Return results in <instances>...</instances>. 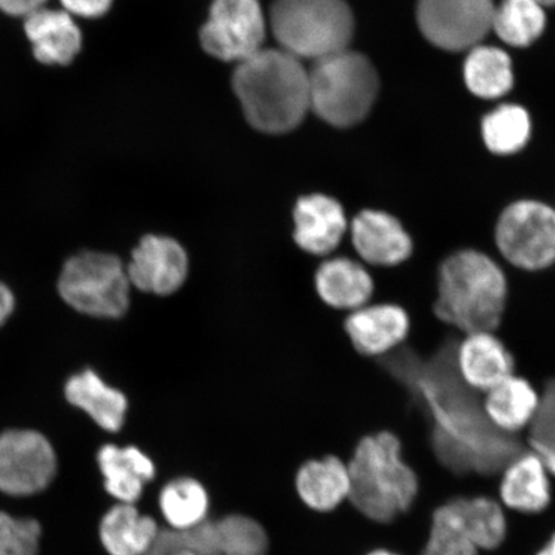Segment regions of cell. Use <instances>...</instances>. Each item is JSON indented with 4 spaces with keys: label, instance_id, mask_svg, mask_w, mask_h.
I'll use <instances>...</instances> for the list:
<instances>
[{
    "label": "cell",
    "instance_id": "obj_26",
    "mask_svg": "<svg viewBox=\"0 0 555 555\" xmlns=\"http://www.w3.org/2000/svg\"><path fill=\"white\" fill-rule=\"evenodd\" d=\"M464 79L470 92L481 99H498L513 87L508 54L494 47H475L464 65Z\"/></svg>",
    "mask_w": 555,
    "mask_h": 555
},
{
    "label": "cell",
    "instance_id": "obj_32",
    "mask_svg": "<svg viewBox=\"0 0 555 555\" xmlns=\"http://www.w3.org/2000/svg\"><path fill=\"white\" fill-rule=\"evenodd\" d=\"M533 453L544 462L547 472L555 475V378L547 382L535 418L529 428Z\"/></svg>",
    "mask_w": 555,
    "mask_h": 555
},
{
    "label": "cell",
    "instance_id": "obj_37",
    "mask_svg": "<svg viewBox=\"0 0 555 555\" xmlns=\"http://www.w3.org/2000/svg\"><path fill=\"white\" fill-rule=\"evenodd\" d=\"M537 555H555V533L546 545Z\"/></svg>",
    "mask_w": 555,
    "mask_h": 555
},
{
    "label": "cell",
    "instance_id": "obj_17",
    "mask_svg": "<svg viewBox=\"0 0 555 555\" xmlns=\"http://www.w3.org/2000/svg\"><path fill=\"white\" fill-rule=\"evenodd\" d=\"M25 33L35 59L46 65H68L81 50L79 26L64 10L41 9L25 17Z\"/></svg>",
    "mask_w": 555,
    "mask_h": 555
},
{
    "label": "cell",
    "instance_id": "obj_8",
    "mask_svg": "<svg viewBox=\"0 0 555 555\" xmlns=\"http://www.w3.org/2000/svg\"><path fill=\"white\" fill-rule=\"evenodd\" d=\"M499 253L512 267L541 272L555 263V210L538 201L506 207L495 228Z\"/></svg>",
    "mask_w": 555,
    "mask_h": 555
},
{
    "label": "cell",
    "instance_id": "obj_12",
    "mask_svg": "<svg viewBox=\"0 0 555 555\" xmlns=\"http://www.w3.org/2000/svg\"><path fill=\"white\" fill-rule=\"evenodd\" d=\"M190 259L177 240L145 235L131 253L127 274L131 286L142 293L169 296L183 286Z\"/></svg>",
    "mask_w": 555,
    "mask_h": 555
},
{
    "label": "cell",
    "instance_id": "obj_3",
    "mask_svg": "<svg viewBox=\"0 0 555 555\" xmlns=\"http://www.w3.org/2000/svg\"><path fill=\"white\" fill-rule=\"evenodd\" d=\"M508 301V281L499 263L477 249H461L441 262L434 310L443 323L466 333L494 332Z\"/></svg>",
    "mask_w": 555,
    "mask_h": 555
},
{
    "label": "cell",
    "instance_id": "obj_20",
    "mask_svg": "<svg viewBox=\"0 0 555 555\" xmlns=\"http://www.w3.org/2000/svg\"><path fill=\"white\" fill-rule=\"evenodd\" d=\"M550 475L537 453L520 451L503 469L499 488L503 504L530 515L543 512L551 503Z\"/></svg>",
    "mask_w": 555,
    "mask_h": 555
},
{
    "label": "cell",
    "instance_id": "obj_5",
    "mask_svg": "<svg viewBox=\"0 0 555 555\" xmlns=\"http://www.w3.org/2000/svg\"><path fill=\"white\" fill-rule=\"evenodd\" d=\"M378 75L365 55L345 50L315 61L309 73L310 107L325 122L349 128L370 114Z\"/></svg>",
    "mask_w": 555,
    "mask_h": 555
},
{
    "label": "cell",
    "instance_id": "obj_30",
    "mask_svg": "<svg viewBox=\"0 0 555 555\" xmlns=\"http://www.w3.org/2000/svg\"><path fill=\"white\" fill-rule=\"evenodd\" d=\"M482 133L494 154H515L530 137V117L522 107L505 104L485 117Z\"/></svg>",
    "mask_w": 555,
    "mask_h": 555
},
{
    "label": "cell",
    "instance_id": "obj_14",
    "mask_svg": "<svg viewBox=\"0 0 555 555\" xmlns=\"http://www.w3.org/2000/svg\"><path fill=\"white\" fill-rule=\"evenodd\" d=\"M351 241L359 258L367 266L393 268L411 259L413 241L392 215L364 210L353 218Z\"/></svg>",
    "mask_w": 555,
    "mask_h": 555
},
{
    "label": "cell",
    "instance_id": "obj_34",
    "mask_svg": "<svg viewBox=\"0 0 555 555\" xmlns=\"http://www.w3.org/2000/svg\"><path fill=\"white\" fill-rule=\"evenodd\" d=\"M64 11L72 16L101 17L109 10L113 0H60Z\"/></svg>",
    "mask_w": 555,
    "mask_h": 555
},
{
    "label": "cell",
    "instance_id": "obj_11",
    "mask_svg": "<svg viewBox=\"0 0 555 555\" xmlns=\"http://www.w3.org/2000/svg\"><path fill=\"white\" fill-rule=\"evenodd\" d=\"M266 38L259 0H214L199 33L204 50L219 60L242 62L261 50Z\"/></svg>",
    "mask_w": 555,
    "mask_h": 555
},
{
    "label": "cell",
    "instance_id": "obj_21",
    "mask_svg": "<svg viewBox=\"0 0 555 555\" xmlns=\"http://www.w3.org/2000/svg\"><path fill=\"white\" fill-rule=\"evenodd\" d=\"M96 462L104 478V489L119 503L134 504L144 486L154 480L156 467L149 455L135 447L119 448L107 443Z\"/></svg>",
    "mask_w": 555,
    "mask_h": 555
},
{
    "label": "cell",
    "instance_id": "obj_38",
    "mask_svg": "<svg viewBox=\"0 0 555 555\" xmlns=\"http://www.w3.org/2000/svg\"><path fill=\"white\" fill-rule=\"evenodd\" d=\"M366 555H400V554L393 553L391 551H386V550H377V551H373Z\"/></svg>",
    "mask_w": 555,
    "mask_h": 555
},
{
    "label": "cell",
    "instance_id": "obj_2",
    "mask_svg": "<svg viewBox=\"0 0 555 555\" xmlns=\"http://www.w3.org/2000/svg\"><path fill=\"white\" fill-rule=\"evenodd\" d=\"M232 85L247 121L262 133H287L310 107L309 73L283 50H260L240 62Z\"/></svg>",
    "mask_w": 555,
    "mask_h": 555
},
{
    "label": "cell",
    "instance_id": "obj_7",
    "mask_svg": "<svg viewBox=\"0 0 555 555\" xmlns=\"http://www.w3.org/2000/svg\"><path fill=\"white\" fill-rule=\"evenodd\" d=\"M131 284L119 256L86 251L66 262L59 293L68 307L81 314L117 319L127 314Z\"/></svg>",
    "mask_w": 555,
    "mask_h": 555
},
{
    "label": "cell",
    "instance_id": "obj_25",
    "mask_svg": "<svg viewBox=\"0 0 555 555\" xmlns=\"http://www.w3.org/2000/svg\"><path fill=\"white\" fill-rule=\"evenodd\" d=\"M208 505L204 485L191 477L176 478L159 492V509L172 530H191L204 524Z\"/></svg>",
    "mask_w": 555,
    "mask_h": 555
},
{
    "label": "cell",
    "instance_id": "obj_1",
    "mask_svg": "<svg viewBox=\"0 0 555 555\" xmlns=\"http://www.w3.org/2000/svg\"><path fill=\"white\" fill-rule=\"evenodd\" d=\"M447 378L440 372L418 379L436 420V455L454 474L492 475L503 470L520 453L515 436L496 431L486 420L482 406H474L457 382Z\"/></svg>",
    "mask_w": 555,
    "mask_h": 555
},
{
    "label": "cell",
    "instance_id": "obj_35",
    "mask_svg": "<svg viewBox=\"0 0 555 555\" xmlns=\"http://www.w3.org/2000/svg\"><path fill=\"white\" fill-rule=\"evenodd\" d=\"M47 0H0V11L10 16L27 17L44 9Z\"/></svg>",
    "mask_w": 555,
    "mask_h": 555
},
{
    "label": "cell",
    "instance_id": "obj_24",
    "mask_svg": "<svg viewBox=\"0 0 555 555\" xmlns=\"http://www.w3.org/2000/svg\"><path fill=\"white\" fill-rule=\"evenodd\" d=\"M296 488L301 501L317 512H330L350 494L349 468L337 456L309 461L298 469Z\"/></svg>",
    "mask_w": 555,
    "mask_h": 555
},
{
    "label": "cell",
    "instance_id": "obj_10",
    "mask_svg": "<svg viewBox=\"0 0 555 555\" xmlns=\"http://www.w3.org/2000/svg\"><path fill=\"white\" fill-rule=\"evenodd\" d=\"M492 0H420L416 21L428 41L460 52L477 47L492 29Z\"/></svg>",
    "mask_w": 555,
    "mask_h": 555
},
{
    "label": "cell",
    "instance_id": "obj_28",
    "mask_svg": "<svg viewBox=\"0 0 555 555\" xmlns=\"http://www.w3.org/2000/svg\"><path fill=\"white\" fill-rule=\"evenodd\" d=\"M453 502L480 551H494L503 544L506 519L501 505L485 496L460 498Z\"/></svg>",
    "mask_w": 555,
    "mask_h": 555
},
{
    "label": "cell",
    "instance_id": "obj_23",
    "mask_svg": "<svg viewBox=\"0 0 555 555\" xmlns=\"http://www.w3.org/2000/svg\"><path fill=\"white\" fill-rule=\"evenodd\" d=\"M158 532L156 520L141 515L134 504L114 505L100 524L101 543L109 555H144Z\"/></svg>",
    "mask_w": 555,
    "mask_h": 555
},
{
    "label": "cell",
    "instance_id": "obj_27",
    "mask_svg": "<svg viewBox=\"0 0 555 555\" xmlns=\"http://www.w3.org/2000/svg\"><path fill=\"white\" fill-rule=\"evenodd\" d=\"M544 27L543 5L535 0H503L495 7L492 29L506 44L530 46L543 34Z\"/></svg>",
    "mask_w": 555,
    "mask_h": 555
},
{
    "label": "cell",
    "instance_id": "obj_16",
    "mask_svg": "<svg viewBox=\"0 0 555 555\" xmlns=\"http://www.w3.org/2000/svg\"><path fill=\"white\" fill-rule=\"evenodd\" d=\"M296 245L314 256H328L339 246L347 232L341 204L324 194L297 201L294 210Z\"/></svg>",
    "mask_w": 555,
    "mask_h": 555
},
{
    "label": "cell",
    "instance_id": "obj_6",
    "mask_svg": "<svg viewBox=\"0 0 555 555\" xmlns=\"http://www.w3.org/2000/svg\"><path fill=\"white\" fill-rule=\"evenodd\" d=\"M270 25L281 50L315 61L347 50L353 34L345 0H275Z\"/></svg>",
    "mask_w": 555,
    "mask_h": 555
},
{
    "label": "cell",
    "instance_id": "obj_19",
    "mask_svg": "<svg viewBox=\"0 0 555 555\" xmlns=\"http://www.w3.org/2000/svg\"><path fill=\"white\" fill-rule=\"evenodd\" d=\"M315 289L328 307L350 312L370 304L374 293L373 278L362 262L336 256L317 269Z\"/></svg>",
    "mask_w": 555,
    "mask_h": 555
},
{
    "label": "cell",
    "instance_id": "obj_36",
    "mask_svg": "<svg viewBox=\"0 0 555 555\" xmlns=\"http://www.w3.org/2000/svg\"><path fill=\"white\" fill-rule=\"evenodd\" d=\"M13 310H15V296L4 283L0 282V327L9 321Z\"/></svg>",
    "mask_w": 555,
    "mask_h": 555
},
{
    "label": "cell",
    "instance_id": "obj_13",
    "mask_svg": "<svg viewBox=\"0 0 555 555\" xmlns=\"http://www.w3.org/2000/svg\"><path fill=\"white\" fill-rule=\"evenodd\" d=\"M454 367L470 391L486 392L515 374V359L492 331L470 332L456 346Z\"/></svg>",
    "mask_w": 555,
    "mask_h": 555
},
{
    "label": "cell",
    "instance_id": "obj_29",
    "mask_svg": "<svg viewBox=\"0 0 555 555\" xmlns=\"http://www.w3.org/2000/svg\"><path fill=\"white\" fill-rule=\"evenodd\" d=\"M474 537L464 525L453 501L437 508L431 532L421 555H478Z\"/></svg>",
    "mask_w": 555,
    "mask_h": 555
},
{
    "label": "cell",
    "instance_id": "obj_18",
    "mask_svg": "<svg viewBox=\"0 0 555 555\" xmlns=\"http://www.w3.org/2000/svg\"><path fill=\"white\" fill-rule=\"evenodd\" d=\"M540 393L529 380L512 374L485 392L482 412L496 431L515 436L529 429L538 413Z\"/></svg>",
    "mask_w": 555,
    "mask_h": 555
},
{
    "label": "cell",
    "instance_id": "obj_31",
    "mask_svg": "<svg viewBox=\"0 0 555 555\" xmlns=\"http://www.w3.org/2000/svg\"><path fill=\"white\" fill-rule=\"evenodd\" d=\"M214 530L220 555H268L267 532L251 517L227 516L215 520Z\"/></svg>",
    "mask_w": 555,
    "mask_h": 555
},
{
    "label": "cell",
    "instance_id": "obj_40",
    "mask_svg": "<svg viewBox=\"0 0 555 555\" xmlns=\"http://www.w3.org/2000/svg\"><path fill=\"white\" fill-rule=\"evenodd\" d=\"M535 2L543 7H555V0H535Z\"/></svg>",
    "mask_w": 555,
    "mask_h": 555
},
{
    "label": "cell",
    "instance_id": "obj_9",
    "mask_svg": "<svg viewBox=\"0 0 555 555\" xmlns=\"http://www.w3.org/2000/svg\"><path fill=\"white\" fill-rule=\"evenodd\" d=\"M57 455L50 440L33 429L0 434V492L29 498L50 488L57 475Z\"/></svg>",
    "mask_w": 555,
    "mask_h": 555
},
{
    "label": "cell",
    "instance_id": "obj_4",
    "mask_svg": "<svg viewBox=\"0 0 555 555\" xmlns=\"http://www.w3.org/2000/svg\"><path fill=\"white\" fill-rule=\"evenodd\" d=\"M347 468L349 499L374 522H391L411 508L418 495V477L402 460L401 442L392 433L363 437Z\"/></svg>",
    "mask_w": 555,
    "mask_h": 555
},
{
    "label": "cell",
    "instance_id": "obj_39",
    "mask_svg": "<svg viewBox=\"0 0 555 555\" xmlns=\"http://www.w3.org/2000/svg\"><path fill=\"white\" fill-rule=\"evenodd\" d=\"M170 555H198V554L193 553L191 551H176V550H172V547H171Z\"/></svg>",
    "mask_w": 555,
    "mask_h": 555
},
{
    "label": "cell",
    "instance_id": "obj_33",
    "mask_svg": "<svg viewBox=\"0 0 555 555\" xmlns=\"http://www.w3.org/2000/svg\"><path fill=\"white\" fill-rule=\"evenodd\" d=\"M41 533L37 519L0 512V555H38Z\"/></svg>",
    "mask_w": 555,
    "mask_h": 555
},
{
    "label": "cell",
    "instance_id": "obj_22",
    "mask_svg": "<svg viewBox=\"0 0 555 555\" xmlns=\"http://www.w3.org/2000/svg\"><path fill=\"white\" fill-rule=\"evenodd\" d=\"M65 397L69 404L86 412L104 431L119 433L122 428L128 399L94 371L87 370L69 378Z\"/></svg>",
    "mask_w": 555,
    "mask_h": 555
},
{
    "label": "cell",
    "instance_id": "obj_15",
    "mask_svg": "<svg viewBox=\"0 0 555 555\" xmlns=\"http://www.w3.org/2000/svg\"><path fill=\"white\" fill-rule=\"evenodd\" d=\"M345 332L359 353L382 357L405 341L411 332V318L400 305L367 304L350 312Z\"/></svg>",
    "mask_w": 555,
    "mask_h": 555
}]
</instances>
